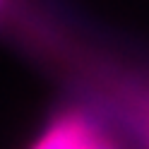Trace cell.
I'll list each match as a JSON object with an SVG mask.
<instances>
[{
    "label": "cell",
    "instance_id": "1",
    "mask_svg": "<svg viewBox=\"0 0 149 149\" xmlns=\"http://www.w3.org/2000/svg\"><path fill=\"white\" fill-rule=\"evenodd\" d=\"M135 144L84 101L68 96L51 113L29 149H132ZM137 149V147H135Z\"/></svg>",
    "mask_w": 149,
    "mask_h": 149
},
{
    "label": "cell",
    "instance_id": "2",
    "mask_svg": "<svg viewBox=\"0 0 149 149\" xmlns=\"http://www.w3.org/2000/svg\"><path fill=\"white\" fill-rule=\"evenodd\" d=\"M5 5H7V0H0V19H3V12H5Z\"/></svg>",
    "mask_w": 149,
    "mask_h": 149
},
{
    "label": "cell",
    "instance_id": "3",
    "mask_svg": "<svg viewBox=\"0 0 149 149\" xmlns=\"http://www.w3.org/2000/svg\"><path fill=\"white\" fill-rule=\"evenodd\" d=\"M147 149H149V147H147Z\"/></svg>",
    "mask_w": 149,
    "mask_h": 149
}]
</instances>
